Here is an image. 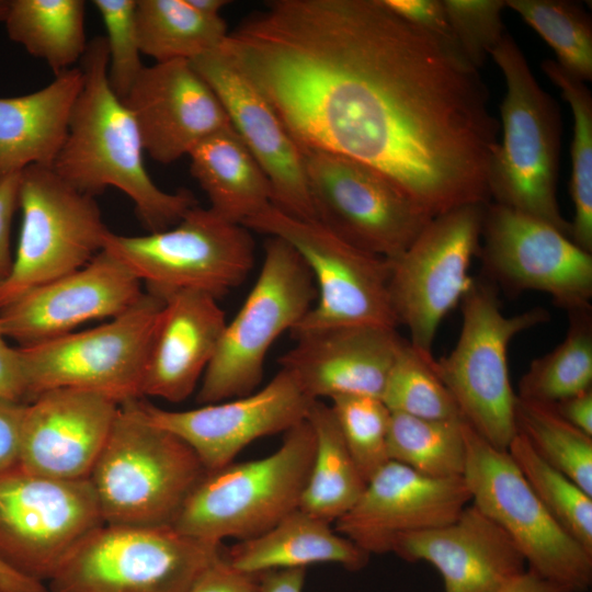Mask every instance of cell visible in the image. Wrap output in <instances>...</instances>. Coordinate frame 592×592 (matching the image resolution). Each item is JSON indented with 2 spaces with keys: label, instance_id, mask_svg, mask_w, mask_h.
<instances>
[{
  "label": "cell",
  "instance_id": "cell-5",
  "mask_svg": "<svg viewBox=\"0 0 592 592\" xmlns=\"http://www.w3.org/2000/svg\"><path fill=\"white\" fill-rule=\"evenodd\" d=\"M315 447L314 430L306 419L285 432L282 445L271 455L206 471L172 526L216 544L261 535L299 508Z\"/></svg>",
  "mask_w": 592,
  "mask_h": 592
},
{
  "label": "cell",
  "instance_id": "cell-14",
  "mask_svg": "<svg viewBox=\"0 0 592 592\" xmlns=\"http://www.w3.org/2000/svg\"><path fill=\"white\" fill-rule=\"evenodd\" d=\"M301 151L316 220L351 244L394 260L433 218L380 170L330 151Z\"/></svg>",
  "mask_w": 592,
  "mask_h": 592
},
{
  "label": "cell",
  "instance_id": "cell-24",
  "mask_svg": "<svg viewBox=\"0 0 592 592\" xmlns=\"http://www.w3.org/2000/svg\"><path fill=\"white\" fill-rule=\"evenodd\" d=\"M278 360L312 400L338 396L382 398L389 372L406 341L396 328L344 325L294 337Z\"/></svg>",
  "mask_w": 592,
  "mask_h": 592
},
{
  "label": "cell",
  "instance_id": "cell-18",
  "mask_svg": "<svg viewBox=\"0 0 592 592\" xmlns=\"http://www.w3.org/2000/svg\"><path fill=\"white\" fill-rule=\"evenodd\" d=\"M315 401L281 368L264 387L242 397L180 411L141 405L152 423L182 439L205 470L214 471L234 463L251 442L306 420Z\"/></svg>",
  "mask_w": 592,
  "mask_h": 592
},
{
  "label": "cell",
  "instance_id": "cell-8",
  "mask_svg": "<svg viewBox=\"0 0 592 592\" xmlns=\"http://www.w3.org/2000/svg\"><path fill=\"white\" fill-rule=\"evenodd\" d=\"M316 297L312 275L300 255L283 239L269 238L258 278L236 317L226 323L198 385L197 402L215 403L255 391L270 348L304 318Z\"/></svg>",
  "mask_w": 592,
  "mask_h": 592
},
{
  "label": "cell",
  "instance_id": "cell-41",
  "mask_svg": "<svg viewBox=\"0 0 592 592\" xmlns=\"http://www.w3.org/2000/svg\"><path fill=\"white\" fill-rule=\"evenodd\" d=\"M106 30L107 79L124 100L144 69L136 27V0H93Z\"/></svg>",
  "mask_w": 592,
  "mask_h": 592
},
{
  "label": "cell",
  "instance_id": "cell-10",
  "mask_svg": "<svg viewBox=\"0 0 592 592\" xmlns=\"http://www.w3.org/2000/svg\"><path fill=\"white\" fill-rule=\"evenodd\" d=\"M103 249L161 297L197 289L219 298L242 284L254 264L250 230L198 205L162 231L123 236L109 230Z\"/></svg>",
  "mask_w": 592,
  "mask_h": 592
},
{
  "label": "cell",
  "instance_id": "cell-6",
  "mask_svg": "<svg viewBox=\"0 0 592 592\" xmlns=\"http://www.w3.org/2000/svg\"><path fill=\"white\" fill-rule=\"evenodd\" d=\"M459 304L457 342L447 355L434 358L433 368L463 421L490 445L506 451L517 433V396L510 380L509 346L517 334L548 321L549 314L534 307L504 315L496 285L481 278L473 280Z\"/></svg>",
  "mask_w": 592,
  "mask_h": 592
},
{
  "label": "cell",
  "instance_id": "cell-25",
  "mask_svg": "<svg viewBox=\"0 0 592 592\" xmlns=\"http://www.w3.org/2000/svg\"><path fill=\"white\" fill-rule=\"evenodd\" d=\"M391 553L431 563L444 592H497L527 570L509 535L474 503L446 525L399 537Z\"/></svg>",
  "mask_w": 592,
  "mask_h": 592
},
{
  "label": "cell",
  "instance_id": "cell-49",
  "mask_svg": "<svg viewBox=\"0 0 592 592\" xmlns=\"http://www.w3.org/2000/svg\"><path fill=\"white\" fill-rule=\"evenodd\" d=\"M306 568L276 569L261 573L260 592H301Z\"/></svg>",
  "mask_w": 592,
  "mask_h": 592
},
{
  "label": "cell",
  "instance_id": "cell-43",
  "mask_svg": "<svg viewBox=\"0 0 592 592\" xmlns=\"http://www.w3.org/2000/svg\"><path fill=\"white\" fill-rule=\"evenodd\" d=\"M383 2L401 18L462 53L443 0H383Z\"/></svg>",
  "mask_w": 592,
  "mask_h": 592
},
{
  "label": "cell",
  "instance_id": "cell-34",
  "mask_svg": "<svg viewBox=\"0 0 592 592\" xmlns=\"http://www.w3.org/2000/svg\"><path fill=\"white\" fill-rule=\"evenodd\" d=\"M389 460L432 478L463 477L464 421L433 420L391 412Z\"/></svg>",
  "mask_w": 592,
  "mask_h": 592
},
{
  "label": "cell",
  "instance_id": "cell-54",
  "mask_svg": "<svg viewBox=\"0 0 592 592\" xmlns=\"http://www.w3.org/2000/svg\"><path fill=\"white\" fill-rule=\"evenodd\" d=\"M0 592H3L2 590H0Z\"/></svg>",
  "mask_w": 592,
  "mask_h": 592
},
{
  "label": "cell",
  "instance_id": "cell-1",
  "mask_svg": "<svg viewBox=\"0 0 592 592\" xmlns=\"http://www.w3.org/2000/svg\"><path fill=\"white\" fill-rule=\"evenodd\" d=\"M220 49L300 150L380 170L432 217L490 202L500 123L478 69L383 0L270 1Z\"/></svg>",
  "mask_w": 592,
  "mask_h": 592
},
{
  "label": "cell",
  "instance_id": "cell-40",
  "mask_svg": "<svg viewBox=\"0 0 592 592\" xmlns=\"http://www.w3.org/2000/svg\"><path fill=\"white\" fill-rule=\"evenodd\" d=\"M331 401L343 440L367 482L389 462L391 412L382 399L369 396H338Z\"/></svg>",
  "mask_w": 592,
  "mask_h": 592
},
{
  "label": "cell",
  "instance_id": "cell-23",
  "mask_svg": "<svg viewBox=\"0 0 592 592\" xmlns=\"http://www.w3.org/2000/svg\"><path fill=\"white\" fill-rule=\"evenodd\" d=\"M118 406L105 396L79 389L39 394L24 409L18 466L57 479H88Z\"/></svg>",
  "mask_w": 592,
  "mask_h": 592
},
{
  "label": "cell",
  "instance_id": "cell-44",
  "mask_svg": "<svg viewBox=\"0 0 592 592\" xmlns=\"http://www.w3.org/2000/svg\"><path fill=\"white\" fill-rule=\"evenodd\" d=\"M261 573L234 568L224 549L195 578L187 592H260Z\"/></svg>",
  "mask_w": 592,
  "mask_h": 592
},
{
  "label": "cell",
  "instance_id": "cell-30",
  "mask_svg": "<svg viewBox=\"0 0 592 592\" xmlns=\"http://www.w3.org/2000/svg\"><path fill=\"white\" fill-rule=\"evenodd\" d=\"M307 420L314 430L316 447L299 509L332 523L355 504L366 481L343 440L331 407L321 400L315 401Z\"/></svg>",
  "mask_w": 592,
  "mask_h": 592
},
{
  "label": "cell",
  "instance_id": "cell-7",
  "mask_svg": "<svg viewBox=\"0 0 592 592\" xmlns=\"http://www.w3.org/2000/svg\"><path fill=\"white\" fill-rule=\"evenodd\" d=\"M163 298L144 292L129 309L92 329L18 346L27 403L39 394L71 388L117 403L143 398V382Z\"/></svg>",
  "mask_w": 592,
  "mask_h": 592
},
{
  "label": "cell",
  "instance_id": "cell-46",
  "mask_svg": "<svg viewBox=\"0 0 592 592\" xmlns=\"http://www.w3.org/2000/svg\"><path fill=\"white\" fill-rule=\"evenodd\" d=\"M25 406L0 399V475L19 465Z\"/></svg>",
  "mask_w": 592,
  "mask_h": 592
},
{
  "label": "cell",
  "instance_id": "cell-53",
  "mask_svg": "<svg viewBox=\"0 0 592 592\" xmlns=\"http://www.w3.org/2000/svg\"><path fill=\"white\" fill-rule=\"evenodd\" d=\"M9 9V0H0V22H4Z\"/></svg>",
  "mask_w": 592,
  "mask_h": 592
},
{
  "label": "cell",
  "instance_id": "cell-16",
  "mask_svg": "<svg viewBox=\"0 0 592 592\" xmlns=\"http://www.w3.org/2000/svg\"><path fill=\"white\" fill-rule=\"evenodd\" d=\"M101 524L88 479H57L19 466L0 475V560L21 576L49 581Z\"/></svg>",
  "mask_w": 592,
  "mask_h": 592
},
{
  "label": "cell",
  "instance_id": "cell-11",
  "mask_svg": "<svg viewBox=\"0 0 592 592\" xmlns=\"http://www.w3.org/2000/svg\"><path fill=\"white\" fill-rule=\"evenodd\" d=\"M242 225L289 243L312 275L316 303L291 330L293 338L344 325L397 329L389 297L390 260L351 244L318 220L292 217L272 204Z\"/></svg>",
  "mask_w": 592,
  "mask_h": 592
},
{
  "label": "cell",
  "instance_id": "cell-27",
  "mask_svg": "<svg viewBox=\"0 0 592 592\" xmlns=\"http://www.w3.org/2000/svg\"><path fill=\"white\" fill-rule=\"evenodd\" d=\"M82 84L81 68L72 67L35 92L0 98V180L30 166L53 167Z\"/></svg>",
  "mask_w": 592,
  "mask_h": 592
},
{
  "label": "cell",
  "instance_id": "cell-12",
  "mask_svg": "<svg viewBox=\"0 0 592 592\" xmlns=\"http://www.w3.org/2000/svg\"><path fill=\"white\" fill-rule=\"evenodd\" d=\"M463 478L470 502L513 540L527 569L565 592H585L592 583V551L566 532L536 497L506 451L464 422Z\"/></svg>",
  "mask_w": 592,
  "mask_h": 592
},
{
  "label": "cell",
  "instance_id": "cell-31",
  "mask_svg": "<svg viewBox=\"0 0 592 592\" xmlns=\"http://www.w3.org/2000/svg\"><path fill=\"white\" fill-rule=\"evenodd\" d=\"M3 23L10 39L43 59L55 76L72 68L88 47L82 0H9Z\"/></svg>",
  "mask_w": 592,
  "mask_h": 592
},
{
  "label": "cell",
  "instance_id": "cell-35",
  "mask_svg": "<svg viewBox=\"0 0 592 592\" xmlns=\"http://www.w3.org/2000/svg\"><path fill=\"white\" fill-rule=\"evenodd\" d=\"M540 68L558 87L572 111L570 194L574 216L570 221V239L592 253V94L583 81L566 71L556 60L545 59Z\"/></svg>",
  "mask_w": 592,
  "mask_h": 592
},
{
  "label": "cell",
  "instance_id": "cell-13",
  "mask_svg": "<svg viewBox=\"0 0 592 592\" xmlns=\"http://www.w3.org/2000/svg\"><path fill=\"white\" fill-rule=\"evenodd\" d=\"M19 208V241L12 272L0 286V308L83 267L103 250L109 232L95 197L67 184L50 167L20 172Z\"/></svg>",
  "mask_w": 592,
  "mask_h": 592
},
{
  "label": "cell",
  "instance_id": "cell-19",
  "mask_svg": "<svg viewBox=\"0 0 592 592\" xmlns=\"http://www.w3.org/2000/svg\"><path fill=\"white\" fill-rule=\"evenodd\" d=\"M143 293L141 281L103 249L83 267L0 308V332L19 346L39 344L88 321L112 319L135 305Z\"/></svg>",
  "mask_w": 592,
  "mask_h": 592
},
{
  "label": "cell",
  "instance_id": "cell-2",
  "mask_svg": "<svg viewBox=\"0 0 592 592\" xmlns=\"http://www.w3.org/2000/svg\"><path fill=\"white\" fill-rule=\"evenodd\" d=\"M107 58L105 37L88 43L80 67L83 84L52 168L67 184L93 197L107 187L122 191L147 232L162 231L197 201L187 190L163 191L148 174L136 122L109 83Z\"/></svg>",
  "mask_w": 592,
  "mask_h": 592
},
{
  "label": "cell",
  "instance_id": "cell-51",
  "mask_svg": "<svg viewBox=\"0 0 592 592\" xmlns=\"http://www.w3.org/2000/svg\"><path fill=\"white\" fill-rule=\"evenodd\" d=\"M497 592H565L535 572L526 570Z\"/></svg>",
  "mask_w": 592,
  "mask_h": 592
},
{
  "label": "cell",
  "instance_id": "cell-29",
  "mask_svg": "<svg viewBox=\"0 0 592 592\" xmlns=\"http://www.w3.org/2000/svg\"><path fill=\"white\" fill-rule=\"evenodd\" d=\"M190 171L221 218L242 225L272 204L270 182L234 127L197 144Z\"/></svg>",
  "mask_w": 592,
  "mask_h": 592
},
{
  "label": "cell",
  "instance_id": "cell-21",
  "mask_svg": "<svg viewBox=\"0 0 592 592\" xmlns=\"http://www.w3.org/2000/svg\"><path fill=\"white\" fill-rule=\"evenodd\" d=\"M221 102L236 133L265 173L272 205L316 220L304 155L278 115L220 48L190 61Z\"/></svg>",
  "mask_w": 592,
  "mask_h": 592
},
{
  "label": "cell",
  "instance_id": "cell-42",
  "mask_svg": "<svg viewBox=\"0 0 592 592\" xmlns=\"http://www.w3.org/2000/svg\"><path fill=\"white\" fill-rule=\"evenodd\" d=\"M464 57L480 68L505 34V0H443Z\"/></svg>",
  "mask_w": 592,
  "mask_h": 592
},
{
  "label": "cell",
  "instance_id": "cell-3",
  "mask_svg": "<svg viewBox=\"0 0 592 592\" xmlns=\"http://www.w3.org/2000/svg\"><path fill=\"white\" fill-rule=\"evenodd\" d=\"M490 57L501 70L502 139L489 171L490 202L542 220L570 238L557 200L562 119L515 39L505 32Z\"/></svg>",
  "mask_w": 592,
  "mask_h": 592
},
{
  "label": "cell",
  "instance_id": "cell-50",
  "mask_svg": "<svg viewBox=\"0 0 592 592\" xmlns=\"http://www.w3.org/2000/svg\"><path fill=\"white\" fill-rule=\"evenodd\" d=\"M0 590L3 592H48L47 585L12 570L0 560Z\"/></svg>",
  "mask_w": 592,
  "mask_h": 592
},
{
  "label": "cell",
  "instance_id": "cell-52",
  "mask_svg": "<svg viewBox=\"0 0 592 592\" xmlns=\"http://www.w3.org/2000/svg\"><path fill=\"white\" fill-rule=\"evenodd\" d=\"M200 13L207 16H220V10L229 2L225 0H187Z\"/></svg>",
  "mask_w": 592,
  "mask_h": 592
},
{
  "label": "cell",
  "instance_id": "cell-48",
  "mask_svg": "<svg viewBox=\"0 0 592 592\" xmlns=\"http://www.w3.org/2000/svg\"><path fill=\"white\" fill-rule=\"evenodd\" d=\"M551 406L567 422L592 436V388Z\"/></svg>",
  "mask_w": 592,
  "mask_h": 592
},
{
  "label": "cell",
  "instance_id": "cell-17",
  "mask_svg": "<svg viewBox=\"0 0 592 592\" xmlns=\"http://www.w3.org/2000/svg\"><path fill=\"white\" fill-rule=\"evenodd\" d=\"M477 257L506 292L545 293L567 312L592 309V253L542 220L487 203Z\"/></svg>",
  "mask_w": 592,
  "mask_h": 592
},
{
  "label": "cell",
  "instance_id": "cell-28",
  "mask_svg": "<svg viewBox=\"0 0 592 592\" xmlns=\"http://www.w3.org/2000/svg\"><path fill=\"white\" fill-rule=\"evenodd\" d=\"M330 524L298 508L269 531L239 540L224 554L234 568L249 573L315 563H338L353 571L364 568L369 555Z\"/></svg>",
  "mask_w": 592,
  "mask_h": 592
},
{
  "label": "cell",
  "instance_id": "cell-38",
  "mask_svg": "<svg viewBox=\"0 0 592 592\" xmlns=\"http://www.w3.org/2000/svg\"><path fill=\"white\" fill-rule=\"evenodd\" d=\"M506 452L556 522L592 551V496L539 457L522 434Z\"/></svg>",
  "mask_w": 592,
  "mask_h": 592
},
{
  "label": "cell",
  "instance_id": "cell-15",
  "mask_svg": "<svg viewBox=\"0 0 592 592\" xmlns=\"http://www.w3.org/2000/svg\"><path fill=\"white\" fill-rule=\"evenodd\" d=\"M486 204H467L434 216L398 258L390 260L389 297L410 344L433 356L439 328L468 291L478 255Z\"/></svg>",
  "mask_w": 592,
  "mask_h": 592
},
{
  "label": "cell",
  "instance_id": "cell-9",
  "mask_svg": "<svg viewBox=\"0 0 592 592\" xmlns=\"http://www.w3.org/2000/svg\"><path fill=\"white\" fill-rule=\"evenodd\" d=\"M221 544L184 535L172 525L103 523L69 554L48 592H187Z\"/></svg>",
  "mask_w": 592,
  "mask_h": 592
},
{
  "label": "cell",
  "instance_id": "cell-26",
  "mask_svg": "<svg viewBox=\"0 0 592 592\" xmlns=\"http://www.w3.org/2000/svg\"><path fill=\"white\" fill-rule=\"evenodd\" d=\"M147 358L143 397L178 403L200 385L227 320L218 298L197 289L163 297Z\"/></svg>",
  "mask_w": 592,
  "mask_h": 592
},
{
  "label": "cell",
  "instance_id": "cell-45",
  "mask_svg": "<svg viewBox=\"0 0 592 592\" xmlns=\"http://www.w3.org/2000/svg\"><path fill=\"white\" fill-rule=\"evenodd\" d=\"M20 173L0 180V286L9 278L14 255L11 251V227L19 208Z\"/></svg>",
  "mask_w": 592,
  "mask_h": 592
},
{
  "label": "cell",
  "instance_id": "cell-4",
  "mask_svg": "<svg viewBox=\"0 0 592 592\" xmlns=\"http://www.w3.org/2000/svg\"><path fill=\"white\" fill-rule=\"evenodd\" d=\"M205 474L182 439L147 418L140 398L119 403L88 480L103 523L160 526L172 525Z\"/></svg>",
  "mask_w": 592,
  "mask_h": 592
},
{
  "label": "cell",
  "instance_id": "cell-39",
  "mask_svg": "<svg viewBox=\"0 0 592 592\" xmlns=\"http://www.w3.org/2000/svg\"><path fill=\"white\" fill-rule=\"evenodd\" d=\"M433 362V356L422 354L405 341L380 398L390 412L433 420L462 419Z\"/></svg>",
  "mask_w": 592,
  "mask_h": 592
},
{
  "label": "cell",
  "instance_id": "cell-33",
  "mask_svg": "<svg viewBox=\"0 0 592 592\" xmlns=\"http://www.w3.org/2000/svg\"><path fill=\"white\" fill-rule=\"evenodd\" d=\"M568 315L563 341L531 362L520 379L519 398L553 405L592 388V309Z\"/></svg>",
  "mask_w": 592,
  "mask_h": 592
},
{
  "label": "cell",
  "instance_id": "cell-32",
  "mask_svg": "<svg viewBox=\"0 0 592 592\" xmlns=\"http://www.w3.org/2000/svg\"><path fill=\"white\" fill-rule=\"evenodd\" d=\"M140 52L156 60H193L221 47L228 31L221 16H207L187 0H136Z\"/></svg>",
  "mask_w": 592,
  "mask_h": 592
},
{
  "label": "cell",
  "instance_id": "cell-36",
  "mask_svg": "<svg viewBox=\"0 0 592 592\" xmlns=\"http://www.w3.org/2000/svg\"><path fill=\"white\" fill-rule=\"evenodd\" d=\"M515 425L539 457L592 496V436L567 422L551 405L519 397Z\"/></svg>",
  "mask_w": 592,
  "mask_h": 592
},
{
  "label": "cell",
  "instance_id": "cell-20",
  "mask_svg": "<svg viewBox=\"0 0 592 592\" xmlns=\"http://www.w3.org/2000/svg\"><path fill=\"white\" fill-rule=\"evenodd\" d=\"M469 503L463 477L432 478L389 460L334 530L369 556L387 554L399 537L446 525Z\"/></svg>",
  "mask_w": 592,
  "mask_h": 592
},
{
  "label": "cell",
  "instance_id": "cell-47",
  "mask_svg": "<svg viewBox=\"0 0 592 592\" xmlns=\"http://www.w3.org/2000/svg\"><path fill=\"white\" fill-rule=\"evenodd\" d=\"M0 399L27 403L25 382L16 348H11L0 332Z\"/></svg>",
  "mask_w": 592,
  "mask_h": 592
},
{
  "label": "cell",
  "instance_id": "cell-37",
  "mask_svg": "<svg viewBox=\"0 0 592 592\" xmlns=\"http://www.w3.org/2000/svg\"><path fill=\"white\" fill-rule=\"evenodd\" d=\"M551 47L557 62L574 78L592 79V21L584 7L566 0H505Z\"/></svg>",
  "mask_w": 592,
  "mask_h": 592
},
{
  "label": "cell",
  "instance_id": "cell-22",
  "mask_svg": "<svg viewBox=\"0 0 592 592\" xmlns=\"http://www.w3.org/2000/svg\"><path fill=\"white\" fill-rule=\"evenodd\" d=\"M122 101L136 122L145 152L162 164L232 127L218 96L189 60L145 66Z\"/></svg>",
  "mask_w": 592,
  "mask_h": 592
}]
</instances>
